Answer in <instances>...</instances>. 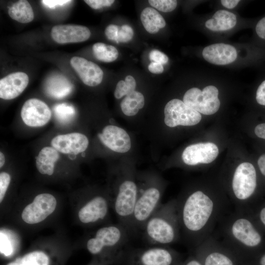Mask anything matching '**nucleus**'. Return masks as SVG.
Instances as JSON below:
<instances>
[{"label":"nucleus","instance_id":"1","mask_svg":"<svg viewBox=\"0 0 265 265\" xmlns=\"http://www.w3.org/2000/svg\"><path fill=\"white\" fill-rule=\"evenodd\" d=\"M176 200L181 233L194 248L212 235L228 204L220 196L201 189Z\"/></svg>","mask_w":265,"mask_h":265},{"label":"nucleus","instance_id":"2","mask_svg":"<svg viewBox=\"0 0 265 265\" xmlns=\"http://www.w3.org/2000/svg\"><path fill=\"white\" fill-rule=\"evenodd\" d=\"M222 223L221 241L238 257L253 259L263 252L265 232L250 212L235 211L225 217Z\"/></svg>","mask_w":265,"mask_h":265},{"label":"nucleus","instance_id":"3","mask_svg":"<svg viewBox=\"0 0 265 265\" xmlns=\"http://www.w3.org/2000/svg\"><path fill=\"white\" fill-rule=\"evenodd\" d=\"M132 232L119 222L99 229L86 242L87 250L100 257V264H120L126 250L124 247Z\"/></svg>","mask_w":265,"mask_h":265},{"label":"nucleus","instance_id":"4","mask_svg":"<svg viewBox=\"0 0 265 265\" xmlns=\"http://www.w3.org/2000/svg\"><path fill=\"white\" fill-rule=\"evenodd\" d=\"M142 230L145 239L152 245L168 246L177 242L181 233L176 200L162 204Z\"/></svg>","mask_w":265,"mask_h":265},{"label":"nucleus","instance_id":"5","mask_svg":"<svg viewBox=\"0 0 265 265\" xmlns=\"http://www.w3.org/2000/svg\"><path fill=\"white\" fill-rule=\"evenodd\" d=\"M258 186L256 170L248 162L239 164L232 176L231 191L236 211L249 212L256 205L255 194Z\"/></svg>","mask_w":265,"mask_h":265},{"label":"nucleus","instance_id":"6","mask_svg":"<svg viewBox=\"0 0 265 265\" xmlns=\"http://www.w3.org/2000/svg\"><path fill=\"white\" fill-rule=\"evenodd\" d=\"M179 254L166 246L153 245L126 251L120 264L123 265H178Z\"/></svg>","mask_w":265,"mask_h":265},{"label":"nucleus","instance_id":"7","mask_svg":"<svg viewBox=\"0 0 265 265\" xmlns=\"http://www.w3.org/2000/svg\"><path fill=\"white\" fill-rule=\"evenodd\" d=\"M195 256L202 265H237V257L233 251L211 235L194 248Z\"/></svg>","mask_w":265,"mask_h":265},{"label":"nucleus","instance_id":"8","mask_svg":"<svg viewBox=\"0 0 265 265\" xmlns=\"http://www.w3.org/2000/svg\"><path fill=\"white\" fill-rule=\"evenodd\" d=\"M218 90L213 85L205 87L202 91L193 87L185 94L183 102L188 106L200 113L212 115L216 112L220 103L218 98Z\"/></svg>","mask_w":265,"mask_h":265},{"label":"nucleus","instance_id":"9","mask_svg":"<svg viewBox=\"0 0 265 265\" xmlns=\"http://www.w3.org/2000/svg\"><path fill=\"white\" fill-rule=\"evenodd\" d=\"M164 114V123L169 127L194 126L199 123L202 118L200 113L177 99H172L166 104Z\"/></svg>","mask_w":265,"mask_h":265},{"label":"nucleus","instance_id":"10","mask_svg":"<svg viewBox=\"0 0 265 265\" xmlns=\"http://www.w3.org/2000/svg\"><path fill=\"white\" fill-rule=\"evenodd\" d=\"M55 198L49 193L37 195L32 203L27 205L22 212V218L26 223H38L45 220L55 210Z\"/></svg>","mask_w":265,"mask_h":265},{"label":"nucleus","instance_id":"11","mask_svg":"<svg viewBox=\"0 0 265 265\" xmlns=\"http://www.w3.org/2000/svg\"><path fill=\"white\" fill-rule=\"evenodd\" d=\"M24 123L30 127H41L50 121L52 112L48 106L42 101L32 98L25 102L21 111Z\"/></svg>","mask_w":265,"mask_h":265},{"label":"nucleus","instance_id":"12","mask_svg":"<svg viewBox=\"0 0 265 265\" xmlns=\"http://www.w3.org/2000/svg\"><path fill=\"white\" fill-rule=\"evenodd\" d=\"M219 150L216 144L206 142L193 144L184 150L182 158L188 165L207 164L212 162L217 157Z\"/></svg>","mask_w":265,"mask_h":265},{"label":"nucleus","instance_id":"13","mask_svg":"<svg viewBox=\"0 0 265 265\" xmlns=\"http://www.w3.org/2000/svg\"><path fill=\"white\" fill-rule=\"evenodd\" d=\"M98 136L104 145L114 152L124 153L128 152L131 148L129 134L124 129L117 126H106Z\"/></svg>","mask_w":265,"mask_h":265},{"label":"nucleus","instance_id":"14","mask_svg":"<svg viewBox=\"0 0 265 265\" xmlns=\"http://www.w3.org/2000/svg\"><path fill=\"white\" fill-rule=\"evenodd\" d=\"M108 212V200L104 196L98 195L91 198L80 208L78 216L83 223H95L104 220Z\"/></svg>","mask_w":265,"mask_h":265},{"label":"nucleus","instance_id":"15","mask_svg":"<svg viewBox=\"0 0 265 265\" xmlns=\"http://www.w3.org/2000/svg\"><path fill=\"white\" fill-rule=\"evenodd\" d=\"M53 39L59 44L79 43L86 41L90 35L86 26L78 25H59L54 26L51 32Z\"/></svg>","mask_w":265,"mask_h":265},{"label":"nucleus","instance_id":"16","mask_svg":"<svg viewBox=\"0 0 265 265\" xmlns=\"http://www.w3.org/2000/svg\"><path fill=\"white\" fill-rule=\"evenodd\" d=\"M70 64L85 85L95 86L102 81L104 73L96 63L80 56H74Z\"/></svg>","mask_w":265,"mask_h":265},{"label":"nucleus","instance_id":"17","mask_svg":"<svg viewBox=\"0 0 265 265\" xmlns=\"http://www.w3.org/2000/svg\"><path fill=\"white\" fill-rule=\"evenodd\" d=\"M88 144L87 137L79 132L58 135L51 141L52 147L58 152L74 155H77L85 151Z\"/></svg>","mask_w":265,"mask_h":265},{"label":"nucleus","instance_id":"18","mask_svg":"<svg viewBox=\"0 0 265 265\" xmlns=\"http://www.w3.org/2000/svg\"><path fill=\"white\" fill-rule=\"evenodd\" d=\"M29 82L27 75L22 72L9 74L0 80V97L12 100L22 94Z\"/></svg>","mask_w":265,"mask_h":265},{"label":"nucleus","instance_id":"19","mask_svg":"<svg viewBox=\"0 0 265 265\" xmlns=\"http://www.w3.org/2000/svg\"><path fill=\"white\" fill-rule=\"evenodd\" d=\"M202 55L208 62L222 65L234 62L237 58V53L232 45L216 43L206 47L203 50Z\"/></svg>","mask_w":265,"mask_h":265},{"label":"nucleus","instance_id":"20","mask_svg":"<svg viewBox=\"0 0 265 265\" xmlns=\"http://www.w3.org/2000/svg\"><path fill=\"white\" fill-rule=\"evenodd\" d=\"M59 155L53 147H45L39 152L36 159V166L42 174L52 175L54 172L55 163L58 160Z\"/></svg>","mask_w":265,"mask_h":265},{"label":"nucleus","instance_id":"21","mask_svg":"<svg viewBox=\"0 0 265 265\" xmlns=\"http://www.w3.org/2000/svg\"><path fill=\"white\" fill-rule=\"evenodd\" d=\"M237 23L236 15L225 10L217 11L211 19L207 20L205 26L208 29L214 31H225L234 27Z\"/></svg>","mask_w":265,"mask_h":265},{"label":"nucleus","instance_id":"22","mask_svg":"<svg viewBox=\"0 0 265 265\" xmlns=\"http://www.w3.org/2000/svg\"><path fill=\"white\" fill-rule=\"evenodd\" d=\"M140 20L144 28L151 34L157 33L166 25L163 17L155 9L150 7H146L142 11Z\"/></svg>","mask_w":265,"mask_h":265},{"label":"nucleus","instance_id":"23","mask_svg":"<svg viewBox=\"0 0 265 265\" xmlns=\"http://www.w3.org/2000/svg\"><path fill=\"white\" fill-rule=\"evenodd\" d=\"M72 84L64 77H53L46 85L47 93L54 98L60 99L69 95L72 90Z\"/></svg>","mask_w":265,"mask_h":265},{"label":"nucleus","instance_id":"24","mask_svg":"<svg viewBox=\"0 0 265 265\" xmlns=\"http://www.w3.org/2000/svg\"><path fill=\"white\" fill-rule=\"evenodd\" d=\"M8 12L12 19L21 23H28L34 19L32 8L26 0H20L14 3Z\"/></svg>","mask_w":265,"mask_h":265},{"label":"nucleus","instance_id":"25","mask_svg":"<svg viewBox=\"0 0 265 265\" xmlns=\"http://www.w3.org/2000/svg\"><path fill=\"white\" fill-rule=\"evenodd\" d=\"M145 99L142 93L134 91L127 95L120 103L123 113L129 116L136 115L144 106Z\"/></svg>","mask_w":265,"mask_h":265},{"label":"nucleus","instance_id":"26","mask_svg":"<svg viewBox=\"0 0 265 265\" xmlns=\"http://www.w3.org/2000/svg\"><path fill=\"white\" fill-rule=\"evenodd\" d=\"M6 265H50V259L45 252L35 251L17 258Z\"/></svg>","mask_w":265,"mask_h":265},{"label":"nucleus","instance_id":"27","mask_svg":"<svg viewBox=\"0 0 265 265\" xmlns=\"http://www.w3.org/2000/svg\"><path fill=\"white\" fill-rule=\"evenodd\" d=\"M95 57L99 60L105 62H111L116 60L119 55L117 49L112 45L102 42H97L92 46Z\"/></svg>","mask_w":265,"mask_h":265},{"label":"nucleus","instance_id":"28","mask_svg":"<svg viewBox=\"0 0 265 265\" xmlns=\"http://www.w3.org/2000/svg\"><path fill=\"white\" fill-rule=\"evenodd\" d=\"M53 111L56 119L62 124L70 123L76 115V110L73 106L66 103L56 105L53 107Z\"/></svg>","mask_w":265,"mask_h":265},{"label":"nucleus","instance_id":"29","mask_svg":"<svg viewBox=\"0 0 265 265\" xmlns=\"http://www.w3.org/2000/svg\"><path fill=\"white\" fill-rule=\"evenodd\" d=\"M249 212L258 225L265 233V201L258 203Z\"/></svg>","mask_w":265,"mask_h":265},{"label":"nucleus","instance_id":"30","mask_svg":"<svg viewBox=\"0 0 265 265\" xmlns=\"http://www.w3.org/2000/svg\"><path fill=\"white\" fill-rule=\"evenodd\" d=\"M148 2L152 7L163 12H171L177 5V1L175 0H149Z\"/></svg>","mask_w":265,"mask_h":265},{"label":"nucleus","instance_id":"31","mask_svg":"<svg viewBox=\"0 0 265 265\" xmlns=\"http://www.w3.org/2000/svg\"><path fill=\"white\" fill-rule=\"evenodd\" d=\"M133 36L132 27L127 25H123L119 30L117 42H128L132 39Z\"/></svg>","mask_w":265,"mask_h":265},{"label":"nucleus","instance_id":"32","mask_svg":"<svg viewBox=\"0 0 265 265\" xmlns=\"http://www.w3.org/2000/svg\"><path fill=\"white\" fill-rule=\"evenodd\" d=\"M11 181L10 175L6 172L0 174V202L1 203L6 193Z\"/></svg>","mask_w":265,"mask_h":265},{"label":"nucleus","instance_id":"33","mask_svg":"<svg viewBox=\"0 0 265 265\" xmlns=\"http://www.w3.org/2000/svg\"><path fill=\"white\" fill-rule=\"evenodd\" d=\"M149 59L152 62L162 65L166 64L168 61V56L163 53L156 49H154L150 52Z\"/></svg>","mask_w":265,"mask_h":265},{"label":"nucleus","instance_id":"34","mask_svg":"<svg viewBox=\"0 0 265 265\" xmlns=\"http://www.w3.org/2000/svg\"><path fill=\"white\" fill-rule=\"evenodd\" d=\"M88 5L94 9H98L104 7L111 6L114 0H85L84 1Z\"/></svg>","mask_w":265,"mask_h":265},{"label":"nucleus","instance_id":"35","mask_svg":"<svg viewBox=\"0 0 265 265\" xmlns=\"http://www.w3.org/2000/svg\"><path fill=\"white\" fill-rule=\"evenodd\" d=\"M114 97L117 99L129 94L128 88L124 80H121L117 83L114 91Z\"/></svg>","mask_w":265,"mask_h":265},{"label":"nucleus","instance_id":"36","mask_svg":"<svg viewBox=\"0 0 265 265\" xmlns=\"http://www.w3.org/2000/svg\"><path fill=\"white\" fill-rule=\"evenodd\" d=\"M119 30V27L117 25H109L106 28L105 34L109 40L117 42Z\"/></svg>","mask_w":265,"mask_h":265},{"label":"nucleus","instance_id":"37","mask_svg":"<svg viewBox=\"0 0 265 265\" xmlns=\"http://www.w3.org/2000/svg\"><path fill=\"white\" fill-rule=\"evenodd\" d=\"M256 100L257 103L265 106V80L260 84L256 93Z\"/></svg>","mask_w":265,"mask_h":265},{"label":"nucleus","instance_id":"38","mask_svg":"<svg viewBox=\"0 0 265 265\" xmlns=\"http://www.w3.org/2000/svg\"><path fill=\"white\" fill-rule=\"evenodd\" d=\"M255 31L260 38L265 40V16L257 22L255 26Z\"/></svg>","mask_w":265,"mask_h":265},{"label":"nucleus","instance_id":"39","mask_svg":"<svg viewBox=\"0 0 265 265\" xmlns=\"http://www.w3.org/2000/svg\"><path fill=\"white\" fill-rule=\"evenodd\" d=\"M72 1L68 0H43L42 3L46 6L51 8H53L57 6L63 5L66 3Z\"/></svg>","mask_w":265,"mask_h":265},{"label":"nucleus","instance_id":"40","mask_svg":"<svg viewBox=\"0 0 265 265\" xmlns=\"http://www.w3.org/2000/svg\"><path fill=\"white\" fill-rule=\"evenodd\" d=\"M148 69L150 72L155 74H161L164 71L163 65L155 62H151Z\"/></svg>","mask_w":265,"mask_h":265},{"label":"nucleus","instance_id":"41","mask_svg":"<svg viewBox=\"0 0 265 265\" xmlns=\"http://www.w3.org/2000/svg\"><path fill=\"white\" fill-rule=\"evenodd\" d=\"M124 81L128 88L129 94L135 91L136 83L134 78L131 75L126 76Z\"/></svg>","mask_w":265,"mask_h":265},{"label":"nucleus","instance_id":"42","mask_svg":"<svg viewBox=\"0 0 265 265\" xmlns=\"http://www.w3.org/2000/svg\"><path fill=\"white\" fill-rule=\"evenodd\" d=\"M178 265H202V263L195 256H191L185 261L181 262Z\"/></svg>","mask_w":265,"mask_h":265},{"label":"nucleus","instance_id":"43","mask_svg":"<svg viewBox=\"0 0 265 265\" xmlns=\"http://www.w3.org/2000/svg\"><path fill=\"white\" fill-rule=\"evenodd\" d=\"M254 131L258 137L265 139V123L258 125L255 127Z\"/></svg>","mask_w":265,"mask_h":265},{"label":"nucleus","instance_id":"44","mask_svg":"<svg viewBox=\"0 0 265 265\" xmlns=\"http://www.w3.org/2000/svg\"><path fill=\"white\" fill-rule=\"evenodd\" d=\"M253 265H265V252H263L252 260Z\"/></svg>","mask_w":265,"mask_h":265},{"label":"nucleus","instance_id":"45","mask_svg":"<svg viewBox=\"0 0 265 265\" xmlns=\"http://www.w3.org/2000/svg\"><path fill=\"white\" fill-rule=\"evenodd\" d=\"M258 165L261 174L265 177V154L262 155L258 160Z\"/></svg>","mask_w":265,"mask_h":265},{"label":"nucleus","instance_id":"46","mask_svg":"<svg viewBox=\"0 0 265 265\" xmlns=\"http://www.w3.org/2000/svg\"><path fill=\"white\" fill-rule=\"evenodd\" d=\"M239 2L238 0H222L221 3L223 6L228 9L235 7Z\"/></svg>","mask_w":265,"mask_h":265},{"label":"nucleus","instance_id":"47","mask_svg":"<svg viewBox=\"0 0 265 265\" xmlns=\"http://www.w3.org/2000/svg\"><path fill=\"white\" fill-rule=\"evenodd\" d=\"M5 157L4 154L0 152V167L1 168L5 163Z\"/></svg>","mask_w":265,"mask_h":265},{"label":"nucleus","instance_id":"48","mask_svg":"<svg viewBox=\"0 0 265 265\" xmlns=\"http://www.w3.org/2000/svg\"><path fill=\"white\" fill-rule=\"evenodd\" d=\"M99 265H102V264H100Z\"/></svg>","mask_w":265,"mask_h":265}]
</instances>
